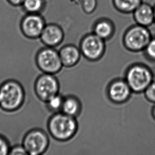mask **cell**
I'll list each match as a JSON object with an SVG mask.
<instances>
[{
  "instance_id": "cell-1",
  "label": "cell",
  "mask_w": 155,
  "mask_h": 155,
  "mask_svg": "<svg viewBox=\"0 0 155 155\" xmlns=\"http://www.w3.org/2000/svg\"><path fill=\"white\" fill-rule=\"evenodd\" d=\"M23 87L15 80H9L0 85V109L14 112L21 107L25 101Z\"/></svg>"
},
{
  "instance_id": "cell-2",
  "label": "cell",
  "mask_w": 155,
  "mask_h": 155,
  "mask_svg": "<svg viewBox=\"0 0 155 155\" xmlns=\"http://www.w3.org/2000/svg\"><path fill=\"white\" fill-rule=\"evenodd\" d=\"M78 123L75 117L62 112L54 113L48 124L49 132L57 140H68L72 138L78 130Z\"/></svg>"
},
{
  "instance_id": "cell-3",
  "label": "cell",
  "mask_w": 155,
  "mask_h": 155,
  "mask_svg": "<svg viewBox=\"0 0 155 155\" xmlns=\"http://www.w3.org/2000/svg\"><path fill=\"white\" fill-rule=\"evenodd\" d=\"M151 70L145 65L136 64L130 66L126 73L125 80L132 92H144L153 81Z\"/></svg>"
},
{
  "instance_id": "cell-4",
  "label": "cell",
  "mask_w": 155,
  "mask_h": 155,
  "mask_svg": "<svg viewBox=\"0 0 155 155\" xmlns=\"http://www.w3.org/2000/svg\"><path fill=\"white\" fill-rule=\"evenodd\" d=\"M152 39L148 28L135 25L128 28L124 36V44L126 48L133 52L145 51Z\"/></svg>"
},
{
  "instance_id": "cell-5",
  "label": "cell",
  "mask_w": 155,
  "mask_h": 155,
  "mask_svg": "<svg viewBox=\"0 0 155 155\" xmlns=\"http://www.w3.org/2000/svg\"><path fill=\"white\" fill-rule=\"evenodd\" d=\"M36 63L44 73L53 75L58 73L63 66L59 53L49 47L39 51L36 57Z\"/></svg>"
},
{
  "instance_id": "cell-6",
  "label": "cell",
  "mask_w": 155,
  "mask_h": 155,
  "mask_svg": "<svg viewBox=\"0 0 155 155\" xmlns=\"http://www.w3.org/2000/svg\"><path fill=\"white\" fill-rule=\"evenodd\" d=\"M48 137L43 131L35 129L30 131L23 139V145L28 155H41L48 147Z\"/></svg>"
},
{
  "instance_id": "cell-7",
  "label": "cell",
  "mask_w": 155,
  "mask_h": 155,
  "mask_svg": "<svg viewBox=\"0 0 155 155\" xmlns=\"http://www.w3.org/2000/svg\"><path fill=\"white\" fill-rule=\"evenodd\" d=\"M80 49L86 59L97 61L102 57L104 52V40L94 33L88 34L81 40Z\"/></svg>"
},
{
  "instance_id": "cell-8",
  "label": "cell",
  "mask_w": 155,
  "mask_h": 155,
  "mask_svg": "<svg viewBox=\"0 0 155 155\" xmlns=\"http://www.w3.org/2000/svg\"><path fill=\"white\" fill-rule=\"evenodd\" d=\"M35 89L39 99L46 102L51 97L59 93V85L53 74L44 73L36 81Z\"/></svg>"
},
{
  "instance_id": "cell-9",
  "label": "cell",
  "mask_w": 155,
  "mask_h": 155,
  "mask_svg": "<svg viewBox=\"0 0 155 155\" xmlns=\"http://www.w3.org/2000/svg\"><path fill=\"white\" fill-rule=\"evenodd\" d=\"M45 21L40 13H29L23 19L21 28L28 38H39L45 25Z\"/></svg>"
},
{
  "instance_id": "cell-10",
  "label": "cell",
  "mask_w": 155,
  "mask_h": 155,
  "mask_svg": "<svg viewBox=\"0 0 155 155\" xmlns=\"http://www.w3.org/2000/svg\"><path fill=\"white\" fill-rule=\"evenodd\" d=\"M132 91L126 80H115L110 84L107 89L109 98L114 103L121 104L128 101Z\"/></svg>"
},
{
  "instance_id": "cell-11",
  "label": "cell",
  "mask_w": 155,
  "mask_h": 155,
  "mask_svg": "<svg viewBox=\"0 0 155 155\" xmlns=\"http://www.w3.org/2000/svg\"><path fill=\"white\" fill-rule=\"evenodd\" d=\"M64 37L62 29L57 25L51 23L45 25L39 38L46 46L54 48L61 44Z\"/></svg>"
},
{
  "instance_id": "cell-12",
  "label": "cell",
  "mask_w": 155,
  "mask_h": 155,
  "mask_svg": "<svg viewBox=\"0 0 155 155\" xmlns=\"http://www.w3.org/2000/svg\"><path fill=\"white\" fill-rule=\"evenodd\" d=\"M132 13L137 25L148 28L155 23L153 6L148 3L143 2Z\"/></svg>"
},
{
  "instance_id": "cell-13",
  "label": "cell",
  "mask_w": 155,
  "mask_h": 155,
  "mask_svg": "<svg viewBox=\"0 0 155 155\" xmlns=\"http://www.w3.org/2000/svg\"><path fill=\"white\" fill-rule=\"evenodd\" d=\"M59 53L63 66L67 67L76 65L80 61L81 54L80 49L74 45L63 47Z\"/></svg>"
},
{
  "instance_id": "cell-14",
  "label": "cell",
  "mask_w": 155,
  "mask_h": 155,
  "mask_svg": "<svg viewBox=\"0 0 155 155\" xmlns=\"http://www.w3.org/2000/svg\"><path fill=\"white\" fill-rule=\"evenodd\" d=\"M114 30V25L111 21L108 19H100L94 23L93 33L105 41L113 36Z\"/></svg>"
},
{
  "instance_id": "cell-15",
  "label": "cell",
  "mask_w": 155,
  "mask_h": 155,
  "mask_svg": "<svg viewBox=\"0 0 155 155\" xmlns=\"http://www.w3.org/2000/svg\"><path fill=\"white\" fill-rule=\"evenodd\" d=\"M81 111V104L75 97L68 96L64 97L61 112L67 115L75 117Z\"/></svg>"
},
{
  "instance_id": "cell-16",
  "label": "cell",
  "mask_w": 155,
  "mask_h": 155,
  "mask_svg": "<svg viewBox=\"0 0 155 155\" xmlns=\"http://www.w3.org/2000/svg\"><path fill=\"white\" fill-rule=\"evenodd\" d=\"M143 2V0H113L115 8L126 14L132 13Z\"/></svg>"
},
{
  "instance_id": "cell-17",
  "label": "cell",
  "mask_w": 155,
  "mask_h": 155,
  "mask_svg": "<svg viewBox=\"0 0 155 155\" xmlns=\"http://www.w3.org/2000/svg\"><path fill=\"white\" fill-rule=\"evenodd\" d=\"M23 7L29 13H40L45 7V0H25Z\"/></svg>"
},
{
  "instance_id": "cell-18",
  "label": "cell",
  "mask_w": 155,
  "mask_h": 155,
  "mask_svg": "<svg viewBox=\"0 0 155 155\" xmlns=\"http://www.w3.org/2000/svg\"><path fill=\"white\" fill-rule=\"evenodd\" d=\"M64 100V97L58 93L47 101V105L51 111L54 112L55 113L61 111Z\"/></svg>"
},
{
  "instance_id": "cell-19",
  "label": "cell",
  "mask_w": 155,
  "mask_h": 155,
  "mask_svg": "<svg viewBox=\"0 0 155 155\" xmlns=\"http://www.w3.org/2000/svg\"><path fill=\"white\" fill-rule=\"evenodd\" d=\"M97 5V0H82L81 7L82 10L86 14L92 13Z\"/></svg>"
},
{
  "instance_id": "cell-20",
  "label": "cell",
  "mask_w": 155,
  "mask_h": 155,
  "mask_svg": "<svg viewBox=\"0 0 155 155\" xmlns=\"http://www.w3.org/2000/svg\"><path fill=\"white\" fill-rule=\"evenodd\" d=\"M146 56L148 58L155 61V38L151 39L145 49Z\"/></svg>"
},
{
  "instance_id": "cell-21",
  "label": "cell",
  "mask_w": 155,
  "mask_h": 155,
  "mask_svg": "<svg viewBox=\"0 0 155 155\" xmlns=\"http://www.w3.org/2000/svg\"><path fill=\"white\" fill-rule=\"evenodd\" d=\"M145 97L148 101L155 104V81L149 85L144 92Z\"/></svg>"
},
{
  "instance_id": "cell-22",
  "label": "cell",
  "mask_w": 155,
  "mask_h": 155,
  "mask_svg": "<svg viewBox=\"0 0 155 155\" xmlns=\"http://www.w3.org/2000/svg\"><path fill=\"white\" fill-rule=\"evenodd\" d=\"M10 148L7 139L0 134V155H8Z\"/></svg>"
},
{
  "instance_id": "cell-23",
  "label": "cell",
  "mask_w": 155,
  "mask_h": 155,
  "mask_svg": "<svg viewBox=\"0 0 155 155\" xmlns=\"http://www.w3.org/2000/svg\"><path fill=\"white\" fill-rule=\"evenodd\" d=\"M8 155H28L23 145H15L11 147Z\"/></svg>"
},
{
  "instance_id": "cell-24",
  "label": "cell",
  "mask_w": 155,
  "mask_h": 155,
  "mask_svg": "<svg viewBox=\"0 0 155 155\" xmlns=\"http://www.w3.org/2000/svg\"><path fill=\"white\" fill-rule=\"evenodd\" d=\"M11 2L15 4H20L23 3L25 0H10Z\"/></svg>"
},
{
  "instance_id": "cell-25",
  "label": "cell",
  "mask_w": 155,
  "mask_h": 155,
  "mask_svg": "<svg viewBox=\"0 0 155 155\" xmlns=\"http://www.w3.org/2000/svg\"><path fill=\"white\" fill-rule=\"evenodd\" d=\"M152 115H153V119L155 120V104L154 107L152 109Z\"/></svg>"
},
{
  "instance_id": "cell-26",
  "label": "cell",
  "mask_w": 155,
  "mask_h": 155,
  "mask_svg": "<svg viewBox=\"0 0 155 155\" xmlns=\"http://www.w3.org/2000/svg\"><path fill=\"white\" fill-rule=\"evenodd\" d=\"M153 10H154V17H155V5L153 6Z\"/></svg>"
}]
</instances>
